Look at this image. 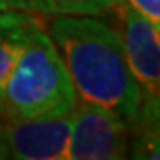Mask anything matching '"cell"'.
Masks as SVG:
<instances>
[{
    "mask_svg": "<svg viewBox=\"0 0 160 160\" xmlns=\"http://www.w3.org/2000/svg\"><path fill=\"white\" fill-rule=\"evenodd\" d=\"M46 32L80 100L109 109L137 133H157L158 102L146 98L132 75L118 30L94 14H55Z\"/></svg>",
    "mask_w": 160,
    "mask_h": 160,
    "instance_id": "cell-1",
    "label": "cell"
},
{
    "mask_svg": "<svg viewBox=\"0 0 160 160\" xmlns=\"http://www.w3.org/2000/svg\"><path fill=\"white\" fill-rule=\"evenodd\" d=\"M78 96L61 52L38 18L2 92L0 116L39 119L71 114Z\"/></svg>",
    "mask_w": 160,
    "mask_h": 160,
    "instance_id": "cell-2",
    "label": "cell"
},
{
    "mask_svg": "<svg viewBox=\"0 0 160 160\" xmlns=\"http://www.w3.org/2000/svg\"><path fill=\"white\" fill-rule=\"evenodd\" d=\"M130 128L102 105L80 100L71 114L66 160H118L128 157Z\"/></svg>",
    "mask_w": 160,
    "mask_h": 160,
    "instance_id": "cell-3",
    "label": "cell"
},
{
    "mask_svg": "<svg viewBox=\"0 0 160 160\" xmlns=\"http://www.w3.org/2000/svg\"><path fill=\"white\" fill-rule=\"evenodd\" d=\"M71 114L39 119H12L2 116V130L9 158L66 160Z\"/></svg>",
    "mask_w": 160,
    "mask_h": 160,
    "instance_id": "cell-4",
    "label": "cell"
},
{
    "mask_svg": "<svg viewBox=\"0 0 160 160\" xmlns=\"http://www.w3.org/2000/svg\"><path fill=\"white\" fill-rule=\"evenodd\" d=\"M121 25H123V48L139 86L146 98L158 102L160 89V27L153 25L142 12L128 4L121 2Z\"/></svg>",
    "mask_w": 160,
    "mask_h": 160,
    "instance_id": "cell-5",
    "label": "cell"
},
{
    "mask_svg": "<svg viewBox=\"0 0 160 160\" xmlns=\"http://www.w3.org/2000/svg\"><path fill=\"white\" fill-rule=\"evenodd\" d=\"M39 16L38 12L0 11V107L4 86L18 61L27 32Z\"/></svg>",
    "mask_w": 160,
    "mask_h": 160,
    "instance_id": "cell-6",
    "label": "cell"
},
{
    "mask_svg": "<svg viewBox=\"0 0 160 160\" xmlns=\"http://www.w3.org/2000/svg\"><path fill=\"white\" fill-rule=\"evenodd\" d=\"M123 0H41L46 16L55 14H103L116 9Z\"/></svg>",
    "mask_w": 160,
    "mask_h": 160,
    "instance_id": "cell-7",
    "label": "cell"
},
{
    "mask_svg": "<svg viewBox=\"0 0 160 160\" xmlns=\"http://www.w3.org/2000/svg\"><path fill=\"white\" fill-rule=\"evenodd\" d=\"M0 11H25L46 14L41 0H0Z\"/></svg>",
    "mask_w": 160,
    "mask_h": 160,
    "instance_id": "cell-8",
    "label": "cell"
},
{
    "mask_svg": "<svg viewBox=\"0 0 160 160\" xmlns=\"http://www.w3.org/2000/svg\"><path fill=\"white\" fill-rule=\"evenodd\" d=\"M133 9L142 12L149 22L160 27V0H126Z\"/></svg>",
    "mask_w": 160,
    "mask_h": 160,
    "instance_id": "cell-9",
    "label": "cell"
},
{
    "mask_svg": "<svg viewBox=\"0 0 160 160\" xmlns=\"http://www.w3.org/2000/svg\"><path fill=\"white\" fill-rule=\"evenodd\" d=\"M0 158H9V151L4 141V130H2V116H0Z\"/></svg>",
    "mask_w": 160,
    "mask_h": 160,
    "instance_id": "cell-10",
    "label": "cell"
}]
</instances>
